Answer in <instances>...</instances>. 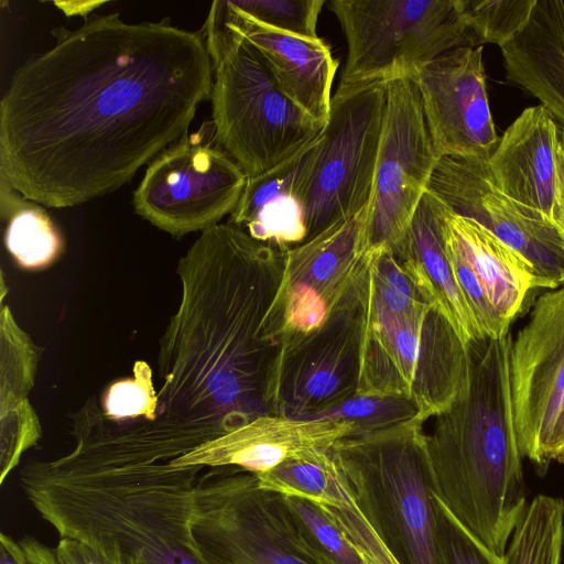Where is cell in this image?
Instances as JSON below:
<instances>
[{
    "label": "cell",
    "instance_id": "cell-17",
    "mask_svg": "<svg viewBox=\"0 0 564 564\" xmlns=\"http://www.w3.org/2000/svg\"><path fill=\"white\" fill-rule=\"evenodd\" d=\"M207 19L245 39L257 51L282 94L313 120L326 126L339 62L323 39L308 40L274 30L240 11L232 0L214 1Z\"/></svg>",
    "mask_w": 564,
    "mask_h": 564
},
{
    "label": "cell",
    "instance_id": "cell-7",
    "mask_svg": "<svg viewBox=\"0 0 564 564\" xmlns=\"http://www.w3.org/2000/svg\"><path fill=\"white\" fill-rule=\"evenodd\" d=\"M191 525L203 564H324L284 496L239 468L202 471Z\"/></svg>",
    "mask_w": 564,
    "mask_h": 564
},
{
    "label": "cell",
    "instance_id": "cell-32",
    "mask_svg": "<svg viewBox=\"0 0 564 564\" xmlns=\"http://www.w3.org/2000/svg\"><path fill=\"white\" fill-rule=\"evenodd\" d=\"M446 248L457 285L486 338L499 339L509 335L510 324L491 302L473 268L448 236L447 229Z\"/></svg>",
    "mask_w": 564,
    "mask_h": 564
},
{
    "label": "cell",
    "instance_id": "cell-21",
    "mask_svg": "<svg viewBox=\"0 0 564 564\" xmlns=\"http://www.w3.org/2000/svg\"><path fill=\"white\" fill-rule=\"evenodd\" d=\"M449 207L429 189L401 241L392 250L425 301L440 310L466 345L487 340L453 272L446 248Z\"/></svg>",
    "mask_w": 564,
    "mask_h": 564
},
{
    "label": "cell",
    "instance_id": "cell-15",
    "mask_svg": "<svg viewBox=\"0 0 564 564\" xmlns=\"http://www.w3.org/2000/svg\"><path fill=\"white\" fill-rule=\"evenodd\" d=\"M514 425L522 456L543 465V455L564 400V286L534 303L510 347Z\"/></svg>",
    "mask_w": 564,
    "mask_h": 564
},
{
    "label": "cell",
    "instance_id": "cell-41",
    "mask_svg": "<svg viewBox=\"0 0 564 564\" xmlns=\"http://www.w3.org/2000/svg\"><path fill=\"white\" fill-rule=\"evenodd\" d=\"M40 564H59L55 554V550L40 543L39 547Z\"/></svg>",
    "mask_w": 564,
    "mask_h": 564
},
{
    "label": "cell",
    "instance_id": "cell-4",
    "mask_svg": "<svg viewBox=\"0 0 564 564\" xmlns=\"http://www.w3.org/2000/svg\"><path fill=\"white\" fill-rule=\"evenodd\" d=\"M423 424L350 434L330 449L354 505L399 564H441Z\"/></svg>",
    "mask_w": 564,
    "mask_h": 564
},
{
    "label": "cell",
    "instance_id": "cell-26",
    "mask_svg": "<svg viewBox=\"0 0 564 564\" xmlns=\"http://www.w3.org/2000/svg\"><path fill=\"white\" fill-rule=\"evenodd\" d=\"M564 501L539 495L518 522L506 551L507 564H561Z\"/></svg>",
    "mask_w": 564,
    "mask_h": 564
},
{
    "label": "cell",
    "instance_id": "cell-36",
    "mask_svg": "<svg viewBox=\"0 0 564 564\" xmlns=\"http://www.w3.org/2000/svg\"><path fill=\"white\" fill-rule=\"evenodd\" d=\"M40 541L31 535L15 540L2 532L0 534V564H40Z\"/></svg>",
    "mask_w": 564,
    "mask_h": 564
},
{
    "label": "cell",
    "instance_id": "cell-9",
    "mask_svg": "<svg viewBox=\"0 0 564 564\" xmlns=\"http://www.w3.org/2000/svg\"><path fill=\"white\" fill-rule=\"evenodd\" d=\"M386 111V83L340 85L332 96L304 203L306 240L369 205Z\"/></svg>",
    "mask_w": 564,
    "mask_h": 564
},
{
    "label": "cell",
    "instance_id": "cell-3",
    "mask_svg": "<svg viewBox=\"0 0 564 564\" xmlns=\"http://www.w3.org/2000/svg\"><path fill=\"white\" fill-rule=\"evenodd\" d=\"M509 335L469 345L467 381L426 434L434 495L479 543L506 557L525 508Z\"/></svg>",
    "mask_w": 564,
    "mask_h": 564
},
{
    "label": "cell",
    "instance_id": "cell-11",
    "mask_svg": "<svg viewBox=\"0 0 564 564\" xmlns=\"http://www.w3.org/2000/svg\"><path fill=\"white\" fill-rule=\"evenodd\" d=\"M367 208L285 251L284 271L267 315V327L283 340L319 328L327 316L360 304L368 275Z\"/></svg>",
    "mask_w": 564,
    "mask_h": 564
},
{
    "label": "cell",
    "instance_id": "cell-8",
    "mask_svg": "<svg viewBox=\"0 0 564 564\" xmlns=\"http://www.w3.org/2000/svg\"><path fill=\"white\" fill-rule=\"evenodd\" d=\"M326 4L347 43L340 85L414 76L441 55L470 46L463 0H332Z\"/></svg>",
    "mask_w": 564,
    "mask_h": 564
},
{
    "label": "cell",
    "instance_id": "cell-1",
    "mask_svg": "<svg viewBox=\"0 0 564 564\" xmlns=\"http://www.w3.org/2000/svg\"><path fill=\"white\" fill-rule=\"evenodd\" d=\"M53 33L0 101V180L62 208L118 189L186 135L214 66L205 36L169 19L100 14Z\"/></svg>",
    "mask_w": 564,
    "mask_h": 564
},
{
    "label": "cell",
    "instance_id": "cell-30",
    "mask_svg": "<svg viewBox=\"0 0 564 564\" xmlns=\"http://www.w3.org/2000/svg\"><path fill=\"white\" fill-rule=\"evenodd\" d=\"M417 412L415 403L408 399L389 395H355L311 420L351 422L354 424L351 434H361L415 419Z\"/></svg>",
    "mask_w": 564,
    "mask_h": 564
},
{
    "label": "cell",
    "instance_id": "cell-38",
    "mask_svg": "<svg viewBox=\"0 0 564 564\" xmlns=\"http://www.w3.org/2000/svg\"><path fill=\"white\" fill-rule=\"evenodd\" d=\"M552 460L564 463V400L545 446L543 465Z\"/></svg>",
    "mask_w": 564,
    "mask_h": 564
},
{
    "label": "cell",
    "instance_id": "cell-2",
    "mask_svg": "<svg viewBox=\"0 0 564 564\" xmlns=\"http://www.w3.org/2000/svg\"><path fill=\"white\" fill-rule=\"evenodd\" d=\"M203 470L69 453L26 465L20 480L59 538L78 540L119 564H203L191 525Z\"/></svg>",
    "mask_w": 564,
    "mask_h": 564
},
{
    "label": "cell",
    "instance_id": "cell-29",
    "mask_svg": "<svg viewBox=\"0 0 564 564\" xmlns=\"http://www.w3.org/2000/svg\"><path fill=\"white\" fill-rule=\"evenodd\" d=\"M302 533L324 564H367L338 525L315 502L285 497Z\"/></svg>",
    "mask_w": 564,
    "mask_h": 564
},
{
    "label": "cell",
    "instance_id": "cell-19",
    "mask_svg": "<svg viewBox=\"0 0 564 564\" xmlns=\"http://www.w3.org/2000/svg\"><path fill=\"white\" fill-rule=\"evenodd\" d=\"M323 130L273 169L248 177L229 224L252 238L291 248L306 239L304 203L318 159Z\"/></svg>",
    "mask_w": 564,
    "mask_h": 564
},
{
    "label": "cell",
    "instance_id": "cell-39",
    "mask_svg": "<svg viewBox=\"0 0 564 564\" xmlns=\"http://www.w3.org/2000/svg\"><path fill=\"white\" fill-rule=\"evenodd\" d=\"M555 206L556 223L564 228V133L562 131L556 150Z\"/></svg>",
    "mask_w": 564,
    "mask_h": 564
},
{
    "label": "cell",
    "instance_id": "cell-31",
    "mask_svg": "<svg viewBox=\"0 0 564 564\" xmlns=\"http://www.w3.org/2000/svg\"><path fill=\"white\" fill-rule=\"evenodd\" d=\"M326 0H232L243 13L267 26L316 40L317 20Z\"/></svg>",
    "mask_w": 564,
    "mask_h": 564
},
{
    "label": "cell",
    "instance_id": "cell-23",
    "mask_svg": "<svg viewBox=\"0 0 564 564\" xmlns=\"http://www.w3.org/2000/svg\"><path fill=\"white\" fill-rule=\"evenodd\" d=\"M446 229L509 324L520 313L532 290H555L523 257L474 219L449 208Z\"/></svg>",
    "mask_w": 564,
    "mask_h": 564
},
{
    "label": "cell",
    "instance_id": "cell-35",
    "mask_svg": "<svg viewBox=\"0 0 564 564\" xmlns=\"http://www.w3.org/2000/svg\"><path fill=\"white\" fill-rule=\"evenodd\" d=\"M139 367L140 372L135 370L133 380L119 381L108 389L105 408L110 416L118 420L132 419L148 412L152 405L154 393L149 383V370L143 362Z\"/></svg>",
    "mask_w": 564,
    "mask_h": 564
},
{
    "label": "cell",
    "instance_id": "cell-5",
    "mask_svg": "<svg viewBox=\"0 0 564 564\" xmlns=\"http://www.w3.org/2000/svg\"><path fill=\"white\" fill-rule=\"evenodd\" d=\"M204 36L214 66L215 139L247 177L273 169L321 133L324 126L282 94L245 39L208 19Z\"/></svg>",
    "mask_w": 564,
    "mask_h": 564
},
{
    "label": "cell",
    "instance_id": "cell-33",
    "mask_svg": "<svg viewBox=\"0 0 564 564\" xmlns=\"http://www.w3.org/2000/svg\"><path fill=\"white\" fill-rule=\"evenodd\" d=\"M435 499L436 546L441 564H507L470 535Z\"/></svg>",
    "mask_w": 564,
    "mask_h": 564
},
{
    "label": "cell",
    "instance_id": "cell-34",
    "mask_svg": "<svg viewBox=\"0 0 564 564\" xmlns=\"http://www.w3.org/2000/svg\"><path fill=\"white\" fill-rule=\"evenodd\" d=\"M318 506L344 532L367 564H399L359 513L349 494L337 506Z\"/></svg>",
    "mask_w": 564,
    "mask_h": 564
},
{
    "label": "cell",
    "instance_id": "cell-24",
    "mask_svg": "<svg viewBox=\"0 0 564 564\" xmlns=\"http://www.w3.org/2000/svg\"><path fill=\"white\" fill-rule=\"evenodd\" d=\"M0 207L2 218L8 219L6 247L19 265L40 269L50 264L61 251L62 239L43 206L0 180Z\"/></svg>",
    "mask_w": 564,
    "mask_h": 564
},
{
    "label": "cell",
    "instance_id": "cell-10",
    "mask_svg": "<svg viewBox=\"0 0 564 564\" xmlns=\"http://www.w3.org/2000/svg\"><path fill=\"white\" fill-rule=\"evenodd\" d=\"M247 178L217 143L213 122H206L149 163L133 193V207L174 236L204 231L231 214Z\"/></svg>",
    "mask_w": 564,
    "mask_h": 564
},
{
    "label": "cell",
    "instance_id": "cell-37",
    "mask_svg": "<svg viewBox=\"0 0 564 564\" xmlns=\"http://www.w3.org/2000/svg\"><path fill=\"white\" fill-rule=\"evenodd\" d=\"M54 550L59 564H119L91 546L70 538H59Z\"/></svg>",
    "mask_w": 564,
    "mask_h": 564
},
{
    "label": "cell",
    "instance_id": "cell-14",
    "mask_svg": "<svg viewBox=\"0 0 564 564\" xmlns=\"http://www.w3.org/2000/svg\"><path fill=\"white\" fill-rule=\"evenodd\" d=\"M427 189L523 257L554 289L564 286V228L502 194L487 162L440 159Z\"/></svg>",
    "mask_w": 564,
    "mask_h": 564
},
{
    "label": "cell",
    "instance_id": "cell-22",
    "mask_svg": "<svg viewBox=\"0 0 564 564\" xmlns=\"http://www.w3.org/2000/svg\"><path fill=\"white\" fill-rule=\"evenodd\" d=\"M500 50L508 79L564 126V0H536L524 29Z\"/></svg>",
    "mask_w": 564,
    "mask_h": 564
},
{
    "label": "cell",
    "instance_id": "cell-12",
    "mask_svg": "<svg viewBox=\"0 0 564 564\" xmlns=\"http://www.w3.org/2000/svg\"><path fill=\"white\" fill-rule=\"evenodd\" d=\"M440 159L414 77L386 83L384 119L366 216L368 251L398 246Z\"/></svg>",
    "mask_w": 564,
    "mask_h": 564
},
{
    "label": "cell",
    "instance_id": "cell-6",
    "mask_svg": "<svg viewBox=\"0 0 564 564\" xmlns=\"http://www.w3.org/2000/svg\"><path fill=\"white\" fill-rule=\"evenodd\" d=\"M364 336L357 395L408 399L424 423L452 408L469 372V346L433 305L397 315L362 305Z\"/></svg>",
    "mask_w": 564,
    "mask_h": 564
},
{
    "label": "cell",
    "instance_id": "cell-25",
    "mask_svg": "<svg viewBox=\"0 0 564 564\" xmlns=\"http://www.w3.org/2000/svg\"><path fill=\"white\" fill-rule=\"evenodd\" d=\"M261 488L285 497H300L317 505L337 506L347 488L330 452H315L290 458L256 475Z\"/></svg>",
    "mask_w": 564,
    "mask_h": 564
},
{
    "label": "cell",
    "instance_id": "cell-28",
    "mask_svg": "<svg viewBox=\"0 0 564 564\" xmlns=\"http://www.w3.org/2000/svg\"><path fill=\"white\" fill-rule=\"evenodd\" d=\"M536 0H463L470 46L514 39L527 25Z\"/></svg>",
    "mask_w": 564,
    "mask_h": 564
},
{
    "label": "cell",
    "instance_id": "cell-18",
    "mask_svg": "<svg viewBox=\"0 0 564 564\" xmlns=\"http://www.w3.org/2000/svg\"><path fill=\"white\" fill-rule=\"evenodd\" d=\"M352 432L354 424L346 421L263 415L170 463L204 469L235 467L258 475L293 457L330 452Z\"/></svg>",
    "mask_w": 564,
    "mask_h": 564
},
{
    "label": "cell",
    "instance_id": "cell-16",
    "mask_svg": "<svg viewBox=\"0 0 564 564\" xmlns=\"http://www.w3.org/2000/svg\"><path fill=\"white\" fill-rule=\"evenodd\" d=\"M482 46L454 48L413 77L437 154L487 162L499 138L489 107Z\"/></svg>",
    "mask_w": 564,
    "mask_h": 564
},
{
    "label": "cell",
    "instance_id": "cell-40",
    "mask_svg": "<svg viewBox=\"0 0 564 564\" xmlns=\"http://www.w3.org/2000/svg\"><path fill=\"white\" fill-rule=\"evenodd\" d=\"M104 4V2L99 1H74V2H55L61 10H63L67 15H76L80 14L86 17L87 13L95 8Z\"/></svg>",
    "mask_w": 564,
    "mask_h": 564
},
{
    "label": "cell",
    "instance_id": "cell-20",
    "mask_svg": "<svg viewBox=\"0 0 564 564\" xmlns=\"http://www.w3.org/2000/svg\"><path fill=\"white\" fill-rule=\"evenodd\" d=\"M561 130L543 106L524 109L487 161L496 187L556 223V150Z\"/></svg>",
    "mask_w": 564,
    "mask_h": 564
},
{
    "label": "cell",
    "instance_id": "cell-13",
    "mask_svg": "<svg viewBox=\"0 0 564 564\" xmlns=\"http://www.w3.org/2000/svg\"><path fill=\"white\" fill-rule=\"evenodd\" d=\"M364 322L362 305H351L282 341L270 389L275 415L311 420L357 395Z\"/></svg>",
    "mask_w": 564,
    "mask_h": 564
},
{
    "label": "cell",
    "instance_id": "cell-27",
    "mask_svg": "<svg viewBox=\"0 0 564 564\" xmlns=\"http://www.w3.org/2000/svg\"><path fill=\"white\" fill-rule=\"evenodd\" d=\"M362 305L409 315L429 304L389 247L369 250Z\"/></svg>",
    "mask_w": 564,
    "mask_h": 564
}]
</instances>
